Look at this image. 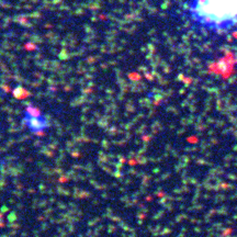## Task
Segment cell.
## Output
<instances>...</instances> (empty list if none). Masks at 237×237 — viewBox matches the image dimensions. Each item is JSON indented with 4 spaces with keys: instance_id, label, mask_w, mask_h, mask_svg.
I'll return each instance as SVG.
<instances>
[{
    "instance_id": "cell-2",
    "label": "cell",
    "mask_w": 237,
    "mask_h": 237,
    "mask_svg": "<svg viewBox=\"0 0 237 237\" xmlns=\"http://www.w3.org/2000/svg\"><path fill=\"white\" fill-rule=\"evenodd\" d=\"M22 123L34 135H42L51 126L47 116L33 104H29L24 108L22 113Z\"/></svg>"
},
{
    "instance_id": "cell-1",
    "label": "cell",
    "mask_w": 237,
    "mask_h": 237,
    "mask_svg": "<svg viewBox=\"0 0 237 237\" xmlns=\"http://www.w3.org/2000/svg\"><path fill=\"white\" fill-rule=\"evenodd\" d=\"M183 15L193 30L208 35L237 31V0H184Z\"/></svg>"
}]
</instances>
